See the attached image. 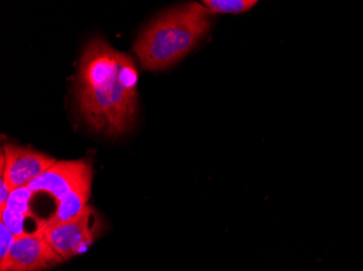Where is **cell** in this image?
<instances>
[{"instance_id":"obj_5","label":"cell","mask_w":363,"mask_h":271,"mask_svg":"<svg viewBox=\"0 0 363 271\" xmlns=\"http://www.w3.org/2000/svg\"><path fill=\"white\" fill-rule=\"evenodd\" d=\"M65 262L45 239L42 229L16 238L0 271H43Z\"/></svg>"},{"instance_id":"obj_11","label":"cell","mask_w":363,"mask_h":271,"mask_svg":"<svg viewBox=\"0 0 363 271\" xmlns=\"http://www.w3.org/2000/svg\"><path fill=\"white\" fill-rule=\"evenodd\" d=\"M16 239V236L3 224H0V267L4 266L7 262Z\"/></svg>"},{"instance_id":"obj_6","label":"cell","mask_w":363,"mask_h":271,"mask_svg":"<svg viewBox=\"0 0 363 271\" xmlns=\"http://www.w3.org/2000/svg\"><path fill=\"white\" fill-rule=\"evenodd\" d=\"M89 178H93V169L85 161H57L28 187L34 195L47 193L58 203Z\"/></svg>"},{"instance_id":"obj_1","label":"cell","mask_w":363,"mask_h":271,"mask_svg":"<svg viewBox=\"0 0 363 271\" xmlns=\"http://www.w3.org/2000/svg\"><path fill=\"white\" fill-rule=\"evenodd\" d=\"M138 83L133 59L94 38L85 47L77 73L79 112L97 132L123 134L135 122Z\"/></svg>"},{"instance_id":"obj_7","label":"cell","mask_w":363,"mask_h":271,"mask_svg":"<svg viewBox=\"0 0 363 271\" xmlns=\"http://www.w3.org/2000/svg\"><path fill=\"white\" fill-rule=\"evenodd\" d=\"M91 181L93 178L87 179L59 201L55 213L48 219L43 220V226L67 223L84 213L85 209L89 207L87 202L91 197Z\"/></svg>"},{"instance_id":"obj_2","label":"cell","mask_w":363,"mask_h":271,"mask_svg":"<svg viewBox=\"0 0 363 271\" xmlns=\"http://www.w3.org/2000/svg\"><path fill=\"white\" fill-rule=\"evenodd\" d=\"M212 13L198 3L171 8L142 33L134 46L143 67L166 70L184 58L203 40L211 26Z\"/></svg>"},{"instance_id":"obj_3","label":"cell","mask_w":363,"mask_h":271,"mask_svg":"<svg viewBox=\"0 0 363 271\" xmlns=\"http://www.w3.org/2000/svg\"><path fill=\"white\" fill-rule=\"evenodd\" d=\"M99 229V219L91 207H87L81 216L67 223L52 226L42 224L45 239L63 260L84 252L96 239Z\"/></svg>"},{"instance_id":"obj_9","label":"cell","mask_w":363,"mask_h":271,"mask_svg":"<svg viewBox=\"0 0 363 271\" xmlns=\"http://www.w3.org/2000/svg\"><path fill=\"white\" fill-rule=\"evenodd\" d=\"M34 195H35L30 191L28 185L14 189L10 197H8L6 207L18 212V213L23 214L28 217H35L30 209V200Z\"/></svg>"},{"instance_id":"obj_10","label":"cell","mask_w":363,"mask_h":271,"mask_svg":"<svg viewBox=\"0 0 363 271\" xmlns=\"http://www.w3.org/2000/svg\"><path fill=\"white\" fill-rule=\"evenodd\" d=\"M28 218L35 217H28L7 207L0 209V224H3L16 238L30 233L26 230V221Z\"/></svg>"},{"instance_id":"obj_8","label":"cell","mask_w":363,"mask_h":271,"mask_svg":"<svg viewBox=\"0 0 363 271\" xmlns=\"http://www.w3.org/2000/svg\"><path fill=\"white\" fill-rule=\"evenodd\" d=\"M203 6L211 13L238 14L248 11L257 5L256 0H205Z\"/></svg>"},{"instance_id":"obj_4","label":"cell","mask_w":363,"mask_h":271,"mask_svg":"<svg viewBox=\"0 0 363 271\" xmlns=\"http://www.w3.org/2000/svg\"><path fill=\"white\" fill-rule=\"evenodd\" d=\"M56 162L54 158L38 151L6 144L0 156V176L14 190L30 185Z\"/></svg>"}]
</instances>
